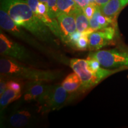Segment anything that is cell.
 <instances>
[{
    "label": "cell",
    "instance_id": "f546056e",
    "mask_svg": "<svg viewBox=\"0 0 128 128\" xmlns=\"http://www.w3.org/2000/svg\"><path fill=\"white\" fill-rule=\"evenodd\" d=\"M74 1H76V3H77V2H78V1H80V0H74Z\"/></svg>",
    "mask_w": 128,
    "mask_h": 128
},
{
    "label": "cell",
    "instance_id": "5b68a950",
    "mask_svg": "<svg viewBox=\"0 0 128 128\" xmlns=\"http://www.w3.org/2000/svg\"><path fill=\"white\" fill-rule=\"evenodd\" d=\"M0 26L2 29L8 32L12 36L24 42L35 49L44 54L48 53L47 49L37 40L34 36H32L31 34L24 31L22 28V27L16 24L9 14L1 8H0Z\"/></svg>",
    "mask_w": 128,
    "mask_h": 128
},
{
    "label": "cell",
    "instance_id": "ba28073f",
    "mask_svg": "<svg viewBox=\"0 0 128 128\" xmlns=\"http://www.w3.org/2000/svg\"><path fill=\"white\" fill-rule=\"evenodd\" d=\"M36 121V116L32 112L24 108H14L3 116L2 125L12 128H23L31 126Z\"/></svg>",
    "mask_w": 128,
    "mask_h": 128
},
{
    "label": "cell",
    "instance_id": "603a6c76",
    "mask_svg": "<svg viewBox=\"0 0 128 128\" xmlns=\"http://www.w3.org/2000/svg\"><path fill=\"white\" fill-rule=\"evenodd\" d=\"M97 5L94 4H89L87 6L82 8L83 12L84 14L87 16L88 18L90 19L94 15V12H95L96 7H97Z\"/></svg>",
    "mask_w": 128,
    "mask_h": 128
},
{
    "label": "cell",
    "instance_id": "30bf717a",
    "mask_svg": "<svg viewBox=\"0 0 128 128\" xmlns=\"http://www.w3.org/2000/svg\"><path fill=\"white\" fill-rule=\"evenodd\" d=\"M60 30V40L68 44L71 35L76 31V16L60 13L56 18Z\"/></svg>",
    "mask_w": 128,
    "mask_h": 128
},
{
    "label": "cell",
    "instance_id": "4fadbf2b",
    "mask_svg": "<svg viewBox=\"0 0 128 128\" xmlns=\"http://www.w3.org/2000/svg\"><path fill=\"white\" fill-rule=\"evenodd\" d=\"M100 8L103 15L115 22L117 16L124 7L120 0H109L108 2Z\"/></svg>",
    "mask_w": 128,
    "mask_h": 128
},
{
    "label": "cell",
    "instance_id": "d4e9b609",
    "mask_svg": "<svg viewBox=\"0 0 128 128\" xmlns=\"http://www.w3.org/2000/svg\"><path fill=\"white\" fill-rule=\"evenodd\" d=\"M8 80L4 76H1L0 80V95L4 92L6 90L7 88V82Z\"/></svg>",
    "mask_w": 128,
    "mask_h": 128
},
{
    "label": "cell",
    "instance_id": "9a60e30c",
    "mask_svg": "<svg viewBox=\"0 0 128 128\" xmlns=\"http://www.w3.org/2000/svg\"><path fill=\"white\" fill-rule=\"evenodd\" d=\"M22 92H17L7 88L3 93L0 95V108L1 113L10 104L18 100L22 97Z\"/></svg>",
    "mask_w": 128,
    "mask_h": 128
},
{
    "label": "cell",
    "instance_id": "7402d4cb",
    "mask_svg": "<svg viewBox=\"0 0 128 128\" xmlns=\"http://www.w3.org/2000/svg\"><path fill=\"white\" fill-rule=\"evenodd\" d=\"M20 81V80H8L7 82V88L13 90L15 92H22L23 84Z\"/></svg>",
    "mask_w": 128,
    "mask_h": 128
},
{
    "label": "cell",
    "instance_id": "ffe728a7",
    "mask_svg": "<svg viewBox=\"0 0 128 128\" xmlns=\"http://www.w3.org/2000/svg\"><path fill=\"white\" fill-rule=\"evenodd\" d=\"M88 33H83L76 43L75 48L80 50H84L88 48Z\"/></svg>",
    "mask_w": 128,
    "mask_h": 128
},
{
    "label": "cell",
    "instance_id": "6da1fadb",
    "mask_svg": "<svg viewBox=\"0 0 128 128\" xmlns=\"http://www.w3.org/2000/svg\"><path fill=\"white\" fill-rule=\"evenodd\" d=\"M1 8L16 24L25 28L37 39L51 47L58 48L54 34L33 12L26 0H1Z\"/></svg>",
    "mask_w": 128,
    "mask_h": 128
},
{
    "label": "cell",
    "instance_id": "8992f818",
    "mask_svg": "<svg viewBox=\"0 0 128 128\" xmlns=\"http://www.w3.org/2000/svg\"><path fill=\"white\" fill-rule=\"evenodd\" d=\"M89 56L96 58L104 68H119L128 67V52L116 49L102 50L90 53Z\"/></svg>",
    "mask_w": 128,
    "mask_h": 128
},
{
    "label": "cell",
    "instance_id": "83f0119b",
    "mask_svg": "<svg viewBox=\"0 0 128 128\" xmlns=\"http://www.w3.org/2000/svg\"><path fill=\"white\" fill-rule=\"evenodd\" d=\"M120 1L124 7L126 6V5H127L128 4V0H120Z\"/></svg>",
    "mask_w": 128,
    "mask_h": 128
},
{
    "label": "cell",
    "instance_id": "8fae6325",
    "mask_svg": "<svg viewBox=\"0 0 128 128\" xmlns=\"http://www.w3.org/2000/svg\"><path fill=\"white\" fill-rule=\"evenodd\" d=\"M44 81H28L26 84L24 100L26 102L38 101L44 95L49 84Z\"/></svg>",
    "mask_w": 128,
    "mask_h": 128
},
{
    "label": "cell",
    "instance_id": "44dd1931",
    "mask_svg": "<svg viewBox=\"0 0 128 128\" xmlns=\"http://www.w3.org/2000/svg\"><path fill=\"white\" fill-rule=\"evenodd\" d=\"M88 70L94 75L100 68V64L98 60L93 57L88 56L86 60Z\"/></svg>",
    "mask_w": 128,
    "mask_h": 128
},
{
    "label": "cell",
    "instance_id": "3957f363",
    "mask_svg": "<svg viewBox=\"0 0 128 128\" xmlns=\"http://www.w3.org/2000/svg\"><path fill=\"white\" fill-rule=\"evenodd\" d=\"M0 53L3 56L11 58L30 66L39 65L38 60L29 50L18 42L11 39L2 31L0 33Z\"/></svg>",
    "mask_w": 128,
    "mask_h": 128
},
{
    "label": "cell",
    "instance_id": "52a82bcc",
    "mask_svg": "<svg viewBox=\"0 0 128 128\" xmlns=\"http://www.w3.org/2000/svg\"><path fill=\"white\" fill-rule=\"evenodd\" d=\"M70 65L74 72L81 79L82 82L81 92L87 90L100 82L97 78L88 70L86 60L82 59H72L70 62Z\"/></svg>",
    "mask_w": 128,
    "mask_h": 128
},
{
    "label": "cell",
    "instance_id": "ac0fdd59",
    "mask_svg": "<svg viewBox=\"0 0 128 128\" xmlns=\"http://www.w3.org/2000/svg\"><path fill=\"white\" fill-rule=\"evenodd\" d=\"M40 2L45 3L47 6L48 14L54 18H56L60 13L57 4V0H39Z\"/></svg>",
    "mask_w": 128,
    "mask_h": 128
},
{
    "label": "cell",
    "instance_id": "7c38bea8",
    "mask_svg": "<svg viewBox=\"0 0 128 128\" xmlns=\"http://www.w3.org/2000/svg\"><path fill=\"white\" fill-rule=\"evenodd\" d=\"M35 14L49 28L54 36L60 40L61 34L58 22L56 18H52L48 14V7L45 3L39 2L38 4V11Z\"/></svg>",
    "mask_w": 128,
    "mask_h": 128
},
{
    "label": "cell",
    "instance_id": "d6986e66",
    "mask_svg": "<svg viewBox=\"0 0 128 128\" xmlns=\"http://www.w3.org/2000/svg\"><path fill=\"white\" fill-rule=\"evenodd\" d=\"M100 8L99 6H97L96 7V11L94 12V15L89 20L90 22V29L92 32L96 31V30H100V27L99 25L98 20H97V17L99 12H100Z\"/></svg>",
    "mask_w": 128,
    "mask_h": 128
},
{
    "label": "cell",
    "instance_id": "f1b7e54d",
    "mask_svg": "<svg viewBox=\"0 0 128 128\" xmlns=\"http://www.w3.org/2000/svg\"><path fill=\"white\" fill-rule=\"evenodd\" d=\"M89 2H90V4H96L95 0H89Z\"/></svg>",
    "mask_w": 128,
    "mask_h": 128
},
{
    "label": "cell",
    "instance_id": "cb8c5ba5",
    "mask_svg": "<svg viewBox=\"0 0 128 128\" xmlns=\"http://www.w3.org/2000/svg\"><path fill=\"white\" fill-rule=\"evenodd\" d=\"M83 33H81V32H80L78 30H76L71 35L70 38V41H69V45H71L74 46L75 48V46H76V43L77 42L78 39L81 38V36H82Z\"/></svg>",
    "mask_w": 128,
    "mask_h": 128
},
{
    "label": "cell",
    "instance_id": "7a4b0ae2",
    "mask_svg": "<svg viewBox=\"0 0 128 128\" xmlns=\"http://www.w3.org/2000/svg\"><path fill=\"white\" fill-rule=\"evenodd\" d=\"M8 57L1 58L0 60L1 76L8 80L23 81H44L46 82L60 79L62 73L60 71L42 70Z\"/></svg>",
    "mask_w": 128,
    "mask_h": 128
},
{
    "label": "cell",
    "instance_id": "484cf974",
    "mask_svg": "<svg viewBox=\"0 0 128 128\" xmlns=\"http://www.w3.org/2000/svg\"><path fill=\"white\" fill-rule=\"evenodd\" d=\"M89 4V0H80L77 2L78 6L80 7H81L82 9L84 8V7H86V6H87Z\"/></svg>",
    "mask_w": 128,
    "mask_h": 128
},
{
    "label": "cell",
    "instance_id": "4316f807",
    "mask_svg": "<svg viewBox=\"0 0 128 128\" xmlns=\"http://www.w3.org/2000/svg\"><path fill=\"white\" fill-rule=\"evenodd\" d=\"M96 4L99 7L101 6H103L104 5L106 4L107 2H108L109 1V0H95Z\"/></svg>",
    "mask_w": 128,
    "mask_h": 128
},
{
    "label": "cell",
    "instance_id": "e0dca14e",
    "mask_svg": "<svg viewBox=\"0 0 128 128\" xmlns=\"http://www.w3.org/2000/svg\"><path fill=\"white\" fill-rule=\"evenodd\" d=\"M76 30L81 33H87L90 34L92 32L90 29L89 19L84 14L81 8L78 10L76 14Z\"/></svg>",
    "mask_w": 128,
    "mask_h": 128
},
{
    "label": "cell",
    "instance_id": "277c9868",
    "mask_svg": "<svg viewBox=\"0 0 128 128\" xmlns=\"http://www.w3.org/2000/svg\"><path fill=\"white\" fill-rule=\"evenodd\" d=\"M71 97V94L62 85H49L44 95L37 101L39 112L46 113L59 110L69 102Z\"/></svg>",
    "mask_w": 128,
    "mask_h": 128
},
{
    "label": "cell",
    "instance_id": "5bb4252c",
    "mask_svg": "<svg viewBox=\"0 0 128 128\" xmlns=\"http://www.w3.org/2000/svg\"><path fill=\"white\" fill-rule=\"evenodd\" d=\"M61 85L67 92L72 94L77 92L78 90H81L82 82L79 76L76 72H74L69 74L64 80Z\"/></svg>",
    "mask_w": 128,
    "mask_h": 128
},
{
    "label": "cell",
    "instance_id": "2e32d148",
    "mask_svg": "<svg viewBox=\"0 0 128 128\" xmlns=\"http://www.w3.org/2000/svg\"><path fill=\"white\" fill-rule=\"evenodd\" d=\"M57 4L60 13L76 15L80 8L74 0H57Z\"/></svg>",
    "mask_w": 128,
    "mask_h": 128
},
{
    "label": "cell",
    "instance_id": "9c48e42d",
    "mask_svg": "<svg viewBox=\"0 0 128 128\" xmlns=\"http://www.w3.org/2000/svg\"><path fill=\"white\" fill-rule=\"evenodd\" d=\"M116 31L114 28L108 26L96 30L88 34V48L91 50L102 49L110 44L114 39Z\"/></svg>",
    "mask_w": 128,
    "mask_h": 128
}]
</instances>
